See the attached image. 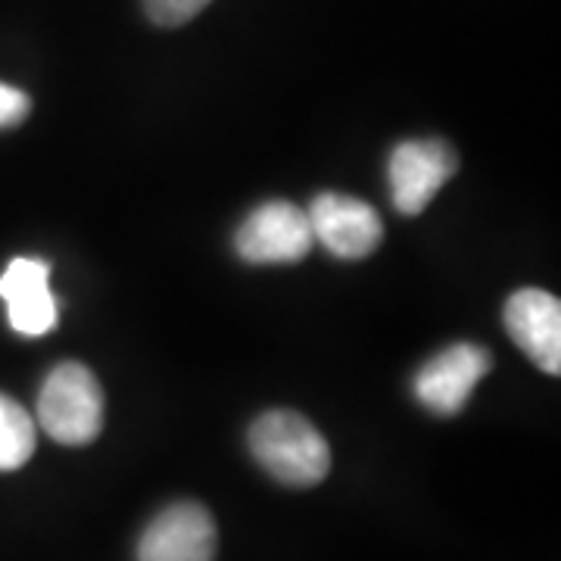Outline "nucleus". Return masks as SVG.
Masks as SVG:
<instances>
[{
    "label": "nucleus",
    "mask_w": 561,
    "mask_h": 561,
    "mask_svg": "<svg viewBox=\"0 0 561 561\" xmlns=\"http://www.w3.org/2000/svg\"><path fill=\"white\" fill-rule=\"evenodd\" d=\"M456 172H459V157L446 140H402L393 147L387 162L390 201L402 216H419Z\"/></svg>",
    "instance_id": "nucleus-4"
},
{
    "label": "nucleus",
    "mask_w": 561,
    "mask_h": 561,
    "mask_svg": "<svg viewBox=\"0 0 561 561\" xmlns=\"http://www.w3.org/2000/svg\"><path fill=\"white\" fill-rule=\"evenodd\" d=\"M216 542V522L201 502H175L144 527L138 561H213Z\"/></svg>",
    "instance_id": "nucleus-7"
},
{
    "label": "nucleus",
    "mask_w": 561,
    "mask_h": 561,
    "mask_svg": "<svg viewBox=\"0 0 561 561\" xmlns=\"http://www.w3.org/2000/svg\"><path fill=\"white\" fill-rule=\"evenodd\" d=\"M490 368L493 359L483 346L453 343L421 365L415 375V397L434 415H459Z\"/></svg>",
    "instance_id": "nucleus-6"
},
{
    "label": "nucleus",
    "mask_w": 561,
    "mask_h": 561,
    "mask_svg": "<svg viewBox=\"0 0 561 561\" xmlns=\"http://www.w3.org/2000/svg\"><path fill=\"white\" fill-rule=\"evenodd\" d=\"M0 300L10 328L22 337H44L60 321V302L50 290V265L35 256L13 260L0 275Z\"/></svg>",
    "instance_id": "nucleus-8"
},
{
    "label": "nucleus",
    "mask_w": 561,
    "mask_h": 561,
    "mask_svg": "<svg viewBox=\"0 0 561 561\" xmlns=\"http://www.w3.org/2000/svg\"><path fill=\"white\" fill-rule=\"evenodd\" d=\"M28 113H32L28 94L20 91V88H13V84H3L0 81V128L20 125V122L28 119Z\"/></svg>",
    "instance_id": "nucleus-12"
},
{
    "label": "nucleus",
    "mask_w": 561,
    "mask_h": 561,
    "mask_svg": "<svg viewBox=\"0 0 561 561\" xmlns=\"http://www.w3.org/2000/svg\"><path fill=\"white\" fill-rule=\"evenodd\" d=\"M306 216L316 243L337 260H365L383 241V221L375 206L346 194H319Z\"/></svg>",
    "instance_id": "nucleus-5"
},
{
    "label": "nucleus",
    "mask_w": 561,
    "mask_h": 561,
    "mask_svg": "<svg viewBox=\"0 0 561 561\" xmlns=\"http://www.w3.org/2000/svg\"><path fill=\"white\" fill-rule=\"evenodd\" d=\"M35 421L20 402L0 393V471H16L35 453Z\"/></svg>",
    "instance_id": "nucleus-10"
},
{
    "label": "nucleus",
    "mask_w": 561,
    "mask_h": 561,
    "mask_svg": "<svg viewBox=\"0 0 561 561\" xmlns=\"http://www.w3.org/2000/svg\"><path fill=\"white\" fill-rule=\"evenodd\" d=\"M505 328L515 346L546 375H561V302L559 297L524 287L505 302Z\"/></svg>",
    "instance_id": "nucleus-9"
},
{
    "label": "nucleus",
    "mask_w": 561,
    "mask_h": 561,
    "mask_svg": "<svg viewBox=\"0 0 561 561\" xmlns=\"http://www.w3.org/2000/svg\"><path fill=\"white\" fill-rule=\"evenodd\" d=\"M250 453L275 481L287 486H316L331 471L328 440L302 415L287 409L265 412L253 421Z\"/></svg>",
    "instance_id": "nucleus-1"
},
{
    "label": "nucleus",
    "mask_w": 561,
    "mask_h": 561,
    "mask_svg": "<svg viewBox=\"0 0 561 561\" xmlns=\"http://www.w3.org/2000/svg\"><path fill=\"white\" fill-rule=\"evenodd\" d=\"M38 424L50 440L84 446L103 431V387L81 362H60L38 393Z\"/></svg>",
    "instance_id": "nucleus-2"
},
{
    "label": "nucleus",
    "mask_w": 561,
    "mask_h": 561,
    "mask_svg": "<svg viewBox=\"0 0 561 561\" xmlns=\"http://www.w3.org/2000/svg\"><path fill=\"white\" fill-rule=\"evenodd\" d=\"M209 7V0H144L147 16L162 25V28H175L191 22L197 13Z\"/></svg>",
    "instance_id": "nucleus-11"
},
{
    "label": "nucleus",
    "mask_w": 561,
    "mask_h": 561,
    "mask_svg": "<svg viewBox=\"0 0 561 561\" xmlns=\"http://www.w3.org/2000/svg\"><path fill=\"white\" fill-rule=\"evenodd\" d=\"M312 228L306 209L287 201H268L256 206L241 221L234 234V250L253 265H287L300 262L312 250Z\"/></svg>",
    "instance_id": "nucleus-3"
}]
</instances>
